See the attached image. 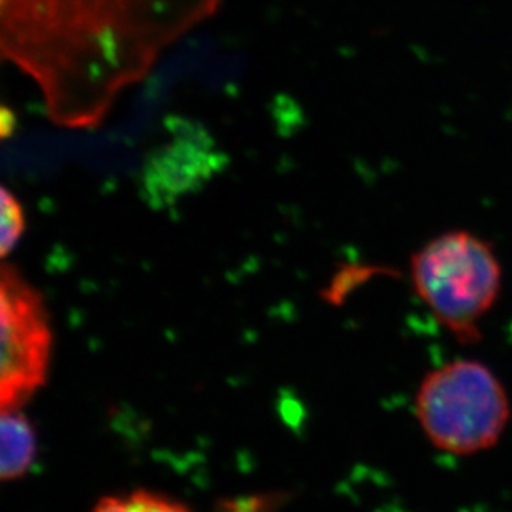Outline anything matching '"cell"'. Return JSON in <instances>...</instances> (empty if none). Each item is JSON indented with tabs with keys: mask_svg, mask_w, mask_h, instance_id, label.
I'll list each match as a JSON object with an SVG mask.
<instances>
[{
	"mask_svg": "<svg viewBox=\"0 0 512 512\" xmlns=\"http://www.w3.org/2000/svg\"><path fill=\"white\" fill-rule=\"evenodd\" d=\"M173 32L157 0H0V64L29 77L69 130L99 127Z\"/></svg>",
	"mask_w": 512,
	"mask_h": 512,
	"instance_id": "cell-1",
	"label": "cell"
},
{
	"mask_svg": "<svg viewBox=\"0 0 512 512\" xmlns=\"http://www.w3.org/2000/svg\"><path fill=\"white\" fill-rule=\"evenodd\" d=\"M414 293L459 341L481 340V321L498 301L503 268L491 243L468 232L441 233L411 256Z\"/></svg>",
	"mask_w": 512,
	"mask_h": 512,
	"instance_id": "cell-2",
	"label": "cell"
},
{
	"mask_svg": "<svg viewBox=\"0 0 512 512\" xmlns=\"http://www.w3.org/2000/svg\"><path fill=\"white\" fill-rule=\"evenodd\" d=\"M416 418L434 448L454 456L498 444L511 418L508 393L498 376L476 360H454L424 376Z\"/></svg>",
	"mask_w": 512,
	"mask_h": 512,
	"instance_id": "cell-3",
	"label": "cell"
},
{
	"mask_svg": "<svg viewBox=\"0 0 512 512\" xmlns=\"http://www.w3.org/2000/svg\"><path fill=\"white\" fill-rule=\"evenodd\" d=\"M52 326L44 298L0 263V413L19 411L49 376Z\"/></svg>",
	"mask_w": 512,
	"mask_h": 512,
	"instance_id": "cell-4",
	"label": "cell"
},
{
	"mask_svg": "<svg viewBox=\"0 0 512 512\" xmlns=\"http://www.w3.org/2000/svg\"><path fill=\"white\" fill-rule=\"evenodd\" d=\"M37 458L35 429L20 411L0 413V483L29 473Z\"/></svg>",
	"mask_w": 512,
	"mask_h": 512,
	"instance_id": "cell-5",
	"label": "cell"
},
{
	"mask_svg": "<svg viewBox=\"0 0 512 512\" xmlns=\"http://www.w3.org/2000/svg\"><path fill=\"white\" fill-rule=\"evenodd\" d=\"M92 512H193L175 499L137 489L132 493L114 494L100 499Z\"/></svg>",
	"mask_w": 512,
	"mask_h": 512,
	"instance_id": "cell-6",
	"label": "cell"
},
{
	"mask_svg": "<svg viewBox=\"0 0 512 512\" xmlns=\"http://www.w3.org/2000/svg\"><path fill=\"white\" fill-rule=\"evenodd\" d=\"M25 217L19 200L0 185V258L9 255L24 235Z\"/></svg>",
	"mask_w": 512,
	"mask_h": 512,
	"instance_id": "cell-7",
	"label": "cell"
},
{
	"mask_svg": "<svg viewBox=\"0 0 512 512\" xmlns=\"http://www.w3.org/2000/svg\"><path fill=\"white\" fill-rule=\"evenodd\" d=\"M14 127V117L10 115L9 110L0 107V138L5 137Z\"/></svg>",
	"mask_w": 512,
	"mask_h": 512,
	"instance_id": "cell-8",
	"label": "cell"
}]
</instances>
